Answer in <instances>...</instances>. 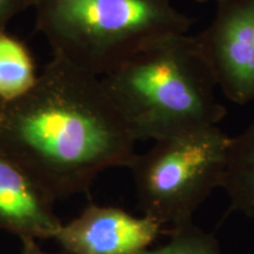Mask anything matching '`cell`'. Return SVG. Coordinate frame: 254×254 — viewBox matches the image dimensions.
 Segmentation results:
<instances>
[{
    "label": "cell",
    "instance_id": "obj_1",
    "mask_svg": "<svg viewBox=\"0 0 254 254\" xmlns=\"http://www.w3.org/2000/svg\"><path fill=\"white\" fill-rule=\"evenodd\" d=\"M131 127L98 75L53 56L30 91L0 101V151L53 202L135 158Z\"/></svg>",
    "mask_w": 254,
    "mask_h": 254
},
{
    "label": "cell",
    "instance_id": "obj_2",
    "mask_svg": "<svg viewBox=\"0 0 254 254\" xmlns=\"http://www.w3.org/2000/svg\"><path fill=\"white\" fill-rule=\"evenodd\" d=\"M136 140H160L218 125L226 109L195 37L155 41L101 77Z\"/></svg>",
    "mask_w": 254,
    "mask_h": 254
},
{
    "label": "cell",
    "instance_id": "obj_3",
    "mask_svg": "<svg viewBox=\"0 0 254 254\" xmlns=\"http://www.w3.org/2000/svg\"><path fill=\"white\" fill-rule=\"evenodd\" d=\"M33 8L53 56L98 77L192 24L172 0H36Z\"/></svg>",
    "mask_w": 254,
    "mask_h": 254
},
{
    "label": "cell",
    "instance_id": "obj_4",
    "mask_svg": "<svg viewBox=\"0 0 254 254\" xmlns=\"http://www.w3.org/2000/svg\"><path fill=\"white\" fill-rule=\"evenodd\" d=\"M231 136L218 125L154 141L129 170L144 214L163 226H182L215 189H221Z\"/></svg>",
    "mask_w": 254,
    "mask_h": 254
},
{
    "label": "cell",
    "instance_id": "obj_5",
    "mask_svg": "<svg viewBox=\"0 0 254 254\" xmlns=\"http://www.w3.org/2000/svg\"><path fill=\"white\" fill-rule=\"evenodd\" d=\"M217 87L233 103L254 101V0H225L195 36Z\"/></svg>",
    "mask_w": 254,
    "mask_h": 254
},
{
    "label": "cell",
    "instance_id": "obj_6",
    "mask_svg": "<svg viewBox=\"0 0 254 254\" xmlns=\"http://www.w3.org/2000/svg\"><path fill=\"white\" fill-rule=\"evenodd\" d=\"M163 227L145 214L134 217L113 206L91 205L62 225L53 239L71 254H138L154 243Z\"/></svg>",
    "mask_w": 254,
    "mask_h": 254
},
{
    "label": "cell",
    "instance_id": "obj_7",
    "mask_svg": "<svg viewBox=\"0 0 254 254\" xmlns=\"http://www.w3.org/2000/svg\"><path fill=\"white\" fill-rule=\"evenodd\" d=\"M27 173L0 151V230L24 239L55 238L62 222Z\"/></svg>",
    "mask_w": 254,
    "mask_h": 254
},
{
    "label": "cell",
    "instance_id": "obj_8",
    "mask_svg": "<svg viewBox=\"0 0 254 254\" xmlns=\"http://www.w3.org/2000/svg\"><path fill=\"white\" fill-rule=\"evenodd\" d=\"M221 189L233 211L254 219V122L240 134L231 136Z\"/></svg>",
    "mask_w": 254,
    "mask_h": 254
},
{
    "label": "cell",
    "instance_id": "obj_9",
    "mask_svg": "<svg viewBox=\"0 0 254 254\" xmlns=\"http://www.w3.org/2000/svg\"><path fill=\"white\" fill-rule=\"evenodd\" d=\"M39 73L26 44L0 30V101L17 99L30 91Z\"/></svg>",
    "mask_w": 254,
    "mask_h": 254
},
{
    "label": "cell",
    "instance_id": "obj_10",
    "mask_svg": "<svg viewBox=\"0 0 254 254\" xmlns=\"http://www.w3.org/2000/svg\"><path fill=\"white\" fill-rule=\"evenodd\" d=\"M166 233L170 240L165 245L138 254H224L213 234L195 226L193 221L171 227Z\"/></svg>",
    "mask_w": 254,
    "mask_h": 254
},
{
    "label": "cell",
    "instance_id": "obj_11",
    "mask_svg": "<svg viewBox=\"0 0 254 254\" xmlns=\"http://www.w3.org/2000/svg\"><path fill=\"white\" fill-rule=\"evenodd\" d=\"M36 0H0V30H6L9 21L21 12L33 8Z\"/></svg>",
    "mask_w": 254,
    "mask_h": 254
},
{
    "label": "cell",
    "instance_id": "obj_12",
    "mask_svg": "<svg viewBox=\"0 0 254 254\" xmlns=\"http://www.w3.org/2000/svg\"><path fill=\"white\" fill-rule=\"evenodd\" d=\"M21 243H23V249H21L19 254H51L44 252V251L37 245L36 240L33 239H24L21 240Z\"/></svg>",
    "mask_w": 254,
    "mask_h": 254
},
{
    "label": "cell",
    "instance_id": "obj_13",
    "mask_svg": "<svg viewBox=\"0 0 254 254\" xmlns=\"http://www.w3.org/2000/svg\"><path fill=\"white\" fill-rule=\"evenodd\" d=\"M194 1L198 2H215V4H220V2L225 1V0H194Z\"/></svg>",
    "mask_w": 254,
    "mask_h": 254
}]
</instances>
